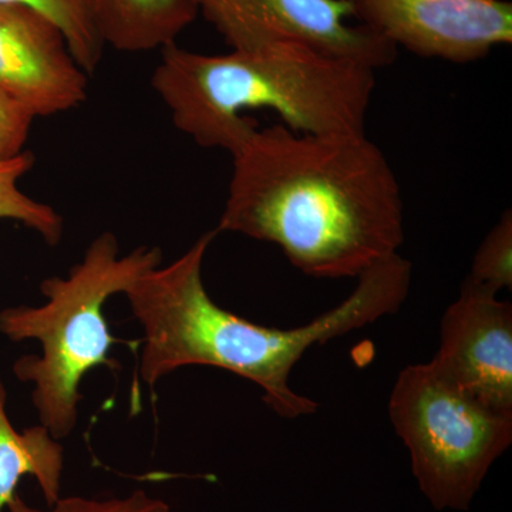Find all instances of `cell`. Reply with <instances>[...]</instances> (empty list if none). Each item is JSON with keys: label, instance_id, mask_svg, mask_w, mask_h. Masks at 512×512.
I'll list each match as a JSON object with an SVG mask.
<instances>
[{"label": "cell", "instance_id": "obj_1", "mask_svg": "<svg viewBox=\"0 0 512 512\" xmlns=\"http://www.w3.org/2000/svg\"><path fill=\"white\" fill-rule=\"evenodd\" d=\"M231 157L218 234L278 245L313 278H357L402 247L399 180L365 133H296L278 123L256 127Z\"/></svg>", "mask_w": 512, "mask_h": 512}, {"label": "cell", "instance_id": "obj_2", "mask_svg": "<svg viewBox=\"0 0 512 512\" xmlns=\"http://www.w3.org/2000/svg\"><path fill=\"white\" fill-rule=\"evenodd\" d=\"M217 229L201 235L180 258L140 276L124 293L143 328L138 373L156 386L187 366L228 370L255 383L264 402L285 419L318 410V403L292 389L289 379L309 349L392 315L410 291L412 264L393 254L357 276L355 291L336 308L306 325L274 329L225 311L202 281V265Z\"/></svg>", "mask_w": 512, "mask_h": 512}, {"label": "cell", "instance_id": "obj_3", "mask_svg": "<svg viewBox=\"0 0 512 512\" xmlns=\"http://www.w3.org/2000/svg\"><path fill=\"white\" fill-rule=\"evenodd\" d=\"M376 70L282 42L227 55L173 43L161 49L151 86L177 130L204 148L229 154L258 127L245 113L271 110L296 133H365Z\"/></svg>", "mask_w": 512, "mask_h": 512}, {"label": "cell", "instance_id": "obj_4", "mask_svg": "<svg viewBox=\"0 0 512 512\" xmlns=\"http://www.w3.org/2000/svg\"><path fill=\"white\" fill-rule=\"evenodd\" d=\"M163 264V251L138 247L121 255L119 239L103 232L90 242L69 274L40 284L46 303L0 312V333L12 342L37 340L42 355L16 360L13 373L32 383V403L40 424L57 440L66 439L79 421L80 383L99 366L116 369L104 306L126 293L140 276Z\"/></svg>", "mask_w": 512, "mask_h": 512}, {"label": "cell", "instance_id": "obj_5", "mask_svg": "<svg viewBox=\"0 0 512 512\" xmlns=\"http://www.w3.org/2000/svg\"><path fill=\"white\" fill-rule=\"evenodd\" d=\"M421 493L436 510L466 511L512 443V414L495 412L431 366H407L389 400Z\"/></svg>", "mask_w": 512, "mask_h": 512}, {"label": "cell", "instance_id": "obj_6", "mask_svg": "<svg viewBox=\"0 0 512 512\" xmlns=\"http://www.w3.org/2000/svg\"><path fill=\"white\" fill-rule=\"evenodd\" d=\"M232 50L293 42L382 69L397 47L355 19L352 0H194Z\"/></svg>", "mask_w": 512, "mask_h": 512}, {"label": "cell", "instance_id": "obj_7", "mask_svg": "<svg viewBox=\"0 0 512 512\" xmlns=\"http://www.w3.org/2000/svg\"><path fill=\"white\" fill-rule=\"evenodd\" d=\"M355 19L414 55L464 64L512 43L508 0H352Z\"/></svg>", "mask_w": 512, "mask_h": 512}, {"label": "cell", "instance_id": "obj_8", "mask_svg": "<svg viewBox=\"0 0 512 512\" xmlns=\"http://www.w3.org/2000/svg\"><path fill=\"white\" fill-rule=\"evenodd\" d=\"M431 366L474 399L512 414V305L464 282L440 325Z\"/></svg>", "mask_w": 512, "mask_h": 512}, {"label": "cell", "instance_id": "obj_9", "mask_svg": "<svg viewBox=\"0 0 512 512\" xmlns=\"http://www.w3.org/2000/svg\"><path fill=\"white\" fill-rule=\"evenodd\" d=\"M0 90L33 116L52 117L82 106L89 74L55 20L29 6L0 3Z\"/></svg>", "mask_w": 512, "mask_h": 512}, {"label": "cell", "instance_id": "obj_10", "mask_svg": "<svg viewBox=\"0 0 512 512\" xmlns=\"http://www.w3.org/2000/svg\"><path fill=\"white\" fill-rule=\"evenodd\" d=\"M104 46L124 53L161 50L197 19L194 0H86Z\"/></svg>", "mask_w": 512, "mask_h": 512}, {"label": "cell", "instance_id": "obj_11", "mask_svg": "<svg viewBox=\"0 0 512 512\" xmlns=\"http://www.w3.org/2000/svg\"><path fill=\"white\" fill-rule=\"evenodd\" d=\"M6 399L0 380V512L8 510L26 476L35 478L47 505L56 503L62 497L64 448L42 424L16 430L6 413Z\"/></svg>", "mask_w": 512, "mask_h": 512}, {"label": "cell", "instance_id": "obj_12", "mask_svg": "<svg viewBox=\"0 0 512 512\" xmlns=\"http://www.w3.org/2000/svg\"><path fill=\"white\" fill-rule=\"evenodd\" d=\"M36 158L30 151L9 161H0V220L20 222L32 229L47 245L56 247L63 238L62 215L52 207L33 200L19 187V181L32 170Z\"/></svg>", "mask_w": 512, "mask_h": 512}, {"label": "cell", "instance_id": "obj_13", "mask_svg": "<svg viewBox=\"0 0 512 512\" xmlns=\"http://www.w3.org/2000/svg\"><path fill=\"white\" fill-rule=\"evenodd\" d=\"M5 5H25L55 20L66 35L77 63L93 74L103 57L104 45L94 28L86 0H0Z\"/></svg>", "mask_w": 512, "mask_h": 512}, {"label": "cell", "instance_id": "obj_14", "mask_svg": "<svg viewBox=\"0 0 512 512\" xmlns=\"http://www.w3.org/2000/svg\"><path fill=\"white\" fill-rule=\"evenodd\" d=\"M467 281L494 293L512 288V214L507 210L473 258Z\"/></svg>", "mask_w": 512, "mask_h": 512}, {"label": "cell", "instance_id": "obj_15", "mask_svg": "<svg viewBox=\"0 0 512 512\" xmlns=\"http://www.w3.org/2000/svg\"><path fill=\"white\" fill-rule=\"evenodd\" d=\"M8 512H170V507L161 498L136 490L124 497H60L56 503L47 505L45 510L32 507L16 494L8 505Z\"/></svg>", "mask_w": 512, "mask_h": 512}, {"label": "cell", "instance_id": "obj_16", "mask_svg": "<svg viewBox=\"0 0 512 512\" xmlns=\"http://www.w3.org/2000/svg\"><path fill=\"white\" fill-rule=\"evenodd\" d=\"M35 119L28 107L0 90V161H9L25 153Z\"/></svg>", "mask_w": 512, "mask_h": 512}]
</instances>
